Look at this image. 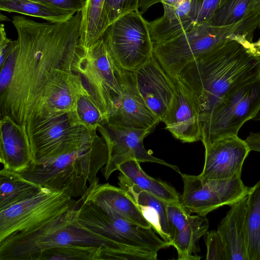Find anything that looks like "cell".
Instances as JSON below:
<instances>
[{"instance_id": "obj_9", "label": "cell", "mask_w": 260, "mask_h": 260, "mask_svg": "<svg viewBox=\"0 0 260 260\" xmlns=\"http://www.w3.org/2000/svg\"><path fill=\"white\" fill-rule=\"evenodd\" d=\"M142 15L139 10L125 14L103 35L114 61L125 71H136L153 55L148 21Z\"/></svg>"}, {"instance_id": "obj_28", "label": "cell", "mask_w": 260, "mask_h": 260, "mask_svg": "<svg viewBox=\"0 0 260 260\" xmlns=\"http://www.w3.org/2000/svg\"><path fill=\"white\" fill-rule=\"evenodd\" d=\"M245 224L248 260H260V180L248 194Z\"/></svg>"}, {"instance_id": "obj_37", "label": "cell", "mask_w": 260, "mask_h": 260, "mask_svg": "<svg viewBox=\"0 0 260 260\" xmlns=\"http://www.w3.org/2000/svg\"><path fill=\"white\" fill-rule=\"evenodd\" d=\"M18 45V41L9 39L3 24L0 26V66H1Z\"/></svg>"}, {"instance_id": "obj_6", "label": "cell", "mask_w": 260, "mask_h": 260, "mask_svg": "<svg viewBox=\"0 0 260 260\" xmlns=\"http://www.w3.org/2000/svg\"><path fill=\"white\" fill-rule=\"evenodd\" d=\"M259 20V17L251 15L229 25L200 23L174 39L154 45L153 54L166 72L176 78L187 64L226 39L237 35L253 38Z\"/></svg>"}, {"instance_id": "obj_33", "label": "cell", "mask_w": 260, "mask_h": 260, "mask_svg": "<svg viewBox=\"0 0 260 260\" xmlns=\"http://www.w3.org/2000/svg\"><path fill=\"white\" fill-rule=\"evenodd\" d=\"M140 0H106L104 10L108 26L120 17L139 10Z\"/></svg>"}, {"instance_id": "obj_18", "label": "cell", "mask_w": 260, "mask_h": 260, "mask_svg": "<svg viewBox=\"0 0 260 260\" xmlns=\"http://www.w3.org/2000/svg\"><path fill=\"white\" fill-rule=\"evenodd\" d=\"M167 214L171 231L170 246L177 250L178 259H200L199 241L209 226L206 216L191 215L180 203H168Z\"/></svg>"}, {"instance_id": "obj_35", "label": "cell", "mask_w": 260, "mask_h": 260, "mask_svg": "<svg viewBox=\"0 0 260 260\" xmlns=\"http://www.w3.org/2000/svg\"><path fill=\"white\" fill-rule=\"evenodd\" d=\"M18 43L12 53L1 67L0 91L4 93L9 86L15 70Z\"/></svg>"}, {"instance_id": "obj_17", "label": "cell", "mask_w": 260, "mask_h": 260, "mask_svg": "<svg viewBox=\"0 0 260 260\" xmlns=\"http://www.w3.org/2000/svg\"><path fill=\"white\" fill-rule=\"evenodd\" d=\"M176 93L163 121L165 128L182 143L201 141L202 122L198 100L178 77Z\"/></svg>"}, {"instance_id": "obj_27", "label": "cell", "mask_w": 260, "mask_h": 260, "mask_svg": "<svg viewBox=\"0 0 260 260\" xmlns=\"http://www.w3.org/2000/svg\"><path fill=\"white\" fill-rule=\"evenodd\" d=\"M106 0H87L82 10L80 45L85 50L93 45L108 27L104 7Z\"/></svg>"}, {"instance_id": "obj_23", "label": "cell", "mask_w": 260, "mask_h": 260, "mask_svg": "<svg viewBox=\"0 0 260 260\" xmlns=\"http://www.w3.org/2000/svg\"><path fill=\"white\" fill-rule=\"evenodd\" d=\"M119 187L134 200L151 227L170 246L171 231L167 214L168 203L118 177Z\"/></svg>"}, {"instance_id": "obj_42", "label": "cell", "mask_w": 260, "mask_h": 260, "mask_svg": "<svg viewBox=\"0 0 260 260\" xmlns=\"http://www.w3.org/2000/svg\"><path fill=\"white\" fill-rule=\"evenodd\" d=\"M256 49L260 52V39L256 42L253 43Z\"/></svg>"}, {"instance_id": "obj_21", "label": "cell", "mask_w": 260, "mask_h": 260, "mask_svg": "<svg viewBox=\"0 0 260 260\" xmlns=\"http://www.w3.org/2000/svg\"><path fill=\"white\" fill-rule=\"evenodd\" d=\"M247 197L231 206L218 226L229 260H248L245 224Z\"/></svg>"}, {"instance_id": "obj_26", "label": "cell", "mask_w": 260, "mask_h": 260, "mask_svg": "<svg viewBox=\"0 0 260 260\" xmlns=\"http://www.w3.org/2000/svg\"><path fill=\"white\" fill-rule=\"evenodd\" d=\"M43 188L19 173L3 168L0 171V211L34 197Z\"/></svg>"}, {"instance_id": "obj_41", "label": "cell", "mask_w": 260, "mask_h": 260, "mask_svg": "<svg viewBox=\"0 0 260 260\" xmlns=\"http://www.w3.org/2000/svg\"><path fill=\"white\" fill-rule=\"evenodd\" d=\"M252 13L260 16V0H254Z\"/></svg>"}, {"instance_id": "obj_30", "label": "cell", "mask_w": 260, "mask_h": 260, "mask_svg": "<svg viewBox=\"0 0 260 260\" xmlns=\"http://www.w3.org/2000/svg\"><path fill=\"white\" fill-rule=\"evenodd\" d=\"M102 247L71 244L47 249L34 260H99Z\"/></svg>"}, {"instance_id": "obj_2", "label": "cell", "mask_w": 260, "mask_h": 260, "mask_svg": "<svg viewBox=\"0 0 260 260\" xmlns=\"http://www.w3.org/2000/svg\"><path fill=\"white\" fill-rule=\"evenodd\" d=\"M252 39L230 37L181 71L178 77L197 98L202 122L226 94L260 77V52Z\"/></svg>"}, {"instance_id": "obj_1", "label": "cell", "mask_w": 260, "mask_h": 260, "mask_svg": "<svg viewBox=\"0 0 260 260\" xmlns=\"http://www.w3.org/2000/svg\"><path fill=\"white\" fill-rule=\"evenodd\" d=\"M18 52L11 83L1 95V117L25 129L35 104L58 69L72 68L80 45L82 14L60 23L38 22L14 16Z\"/></svg>"}, {"instance_id": "obj_11", "label": "cell", "mask_w": 260, "mask_h": 260, "mask_svg": "<svg viewBox=\"0 0 260 260\" xmlns=\"http://www.w3.org/2000/svg\"><path fill=\"white\" fill-rule=\"evenodd\" d=\"M98 136L80 125L73 112L47 120L36 127L29 136L32 161L39 165Z\"/></svg>"}, {"instance_id": "obj_13", "label": "cell", "mask_w": 260, "mask_h": 260, "mask_svg": "<svg viewBox=\"0 0 260 260\" xmlns=\"http://www.w3.org/2000/svg\"><path fill=\"white\" fill-rule=\"evenodd\" d=\"M86 89L72 68L58 69L35 104L25 129L28 138L41 123L74 110L78 97Z\"/></svg>"}, {"instance_id": "obj_19", "label": "cell", "mask_w": 260, "mask_h": 260, "mask_svg": "<svg viewBox=\"0 0 260 260\" xmlns=\"http://www.w3.org/2000/svg\"><path fill=\"white\" fill-rule=\"evenodd\" d=\"M121 94L115 101L108 121L127 127L153 129L160 122L139 92L133 72L122 69Z\"/></svg>"}, {"instance_id": "obj_3", "label": "cell", "mask_w": 260, "mask_h": 260, "mask_svg": "<svg viewBox=\"0 0 260 260\" xmlns=\"http://www.w3.org/2000/svg\"><path fill=\"white\" fill-rule=\"evenodd\" d=\"M77 201L79 223L110 245L101 259L156 260L158 251L170 246L152 228L130 222L106 204L83 196Z\"/></svg>"}, {"instance_id": "obj_7", "label": "cell", "mask_w": 260, "mask_h": 260, "mask_svg": "<svg viewBox=\"0 0 260 260\" xmlns=\"http://www.w3.org/2000/svg\"><path fill=\"white\" fill-rule=\"evenodd\" d=\"M72 71L83 84L108 119L114 103L121 94V72L112 57L104 36L75 57Z\"/></svg>"}, {"instance_id": "obj_14", "label": "cell", "mask_w": 260, "mask_h": 260, "mask_svg": "<svg viewBox=\"0 0 260 260\" xmlns=\"http://www.w3.org/2000/svg\"><path fill=\"white\" fill-rule=\"evenodd\" d=\"M153 130L127 127L108 120L98 128L108 147V160L102 169L106 180L117 170L120 164L133 159L139 162L159 164L172 169L180 174L181 173L177 166L153 156L145 149L143 141Z\"/></svg>"}, {"instance_id": "obj_8", "label": "cell", "mask_w": 260, "mask_h": 260, "mask_svg": "<svg viewBox=\"0 0 260 260\" xmlns=\"http://www.w3.org/2000/svg\"><path fill=\"white\" fill-rule=\"evenodd\" d=\"M260 111V77L226 94L202 122L204 146L229 136H238L242 126Z\"/></svg>"}, {"instance_id": "obj_39", "label": "cell", "mask_w": 260, "mask_h": 260, "mask_svg": "<svg viewBox=\"0 0 260 260\" xmlns=\"http://www.w3.org/2000/svg\"><path fill=\"white\" fill-rule=\"evenodd\" d=\"M159 0H140L139 9L144 14L153 5L158 3Z\"/></svg>"}, {"instance_id": "obj_32", "label": "cell", "mask_w": 260, "mask_h": 260, "mask_svg": "<svg viewBox=\"0 0 260 260\" xmlns=\"http://www.w3.org/2000/svg\"><path fill=\"white\" fill-rule=\"evenodd\" d=\"M73 112L78 123L91 131L108 121L87 89L78 97Z\"/></svg>"}, {"instance_id": "obj_25", "label": "cell", "mask_w": 260, "mask_h": 260, "mask_svg": "<svg viewBox=\"0 0 260 260\" xmlns=\"http://www.w3.org/2000/svg\"><path fill=\"white\" fill-rule=\"evenodd\" d=\"M118 177L140 189L148 191L168 202L180 203V196L171 185L160 180L152 178L141 168L140 162L134 159L120 164Z\"/></svg>"}, {"instance_id": "obj_31", "label": "cell", "mask_w": 260, "mask_h": 260, "mask_svg": "<svg viewBox=\"0 0 260 260\" xmlns=\"http://www.w3.org/2000/svg\"><path fill=\"white\" fill-rule=\"evenodd\" d=\"M254 0H222L208 23L225 26L239 22L252 13Z\"/></svg>"}, {"instance_id": "obj_38", "label": "cell", "mask_w": 260, "mask_h": 260, "mask_svg": "<svg viewBox=\"0 0 260 260\" xmlns=\"http://www.w3.org/2000/svg\"><path fill=\"white\" fill-rule=\"evenodd\" d=\"M244 141L250 151L260 152V133H250Z\"/></svg>"}, {"instance_id": "obj_15", "label": "cell", "mask_w": 260, "mask_h": 260, "mask_svg": "<svg viewBox=\"0 0 260 260\" xmlns=\"http://www.w3.org/2000/svg\"><path fill=\"white\" fill-rule=\"evenodd\" d=\"M133 72L138 90L145 103L163 122L176 93L175 79L166 72L153 54Z\"/></svg>"}, {"instance_id": "obj_22", "label": "cell", "mask_w": 260, "mask_h": 260, "mask_svg": "<svg viewBox=\"0 0 260 260\" xmlns=\"http://www.w3.org/2000/svg\"><path fill=\"white\" fill-rule=\"evenodd\" d=\"M83 197L88 200L108 205L132 223L144 228L151 227L134 200L120 187L109 183L100 184L97 177L89 184Z\"/></svg>"}, {"instance_id": "obj_24", "label": "cell", "mask_w": 260, "mask_h": 260, "mask_svg": "<svg viewBox=\"0 0 260 260\" xmlns=\"http://www.w3.org/2000/svg\"><path fill=\"white\" fill-rule=\"evenodd\" d=\"M192 3L193 0H181L177 6L164 9L161 17L148 22L153 46L168 41L191 29Z\"/></svg>"}, {"instance_id": "obj_5", "label": "cell", "mask_w": 260, "mask_h": 260, "mask_svg": "<svg viewBox=\"0 0 260 260\" xmlns=\"http://www.w3.org/2000/svg\"><path fill=\"white\" fill-rule=\"evenodd\" d=\"M77 214V205L33 230L8 237L0 242V260H34L47 249L71 244L101 246L102 254L108 251V242L81 225Z\"/></svg>"}, {"instance_id": "obj_10", "label": "cell", "mask_w": 260, "mask_h": 260, "mask_svg": "<svg viewBox=\"0 0 260 260\" xmlns=\"http://www.w3.org/2000/svg\"><path fill=\"white\" fill-rule=\"evenodd\" d=\"M63 191L43 187L34 197L0 211V242L8 237L33 230L77 205Z\"/></svg>"}, {"instance_id": "obj_36", "label": "cell", "mask_w": 260, "mask_h": 260, "mask_svg": "<svg viewBox=\"0 0 260 260\" xmlns=\"http://www.w3.org/2000/svg\"><path fill=\"white\" fill-rule=\"evenodd\" d=\"M56 9L73 11H82L87 0H31Z\"/></svg>"}, {"instance_id": "obj_20", "label": "cell", "mask_w": 260, "mask_h": 260, "mask_svg": "<svg viewBox=\"0 0 260 260\" xmlns=\"http://www.w3.org/2000/svg\"><path fill=\"white\" fill-rule=\"evenodd\" d=\"M0 161L9 171L19 173L32 161L29 139L22 127L10 117H1Z\"/></svg>"}, {"instance_id": "obj_12", "label": "cell", "mask_w": 260, "mask_h": 260, "mask_svg": "<svg viewBox=\"0 0 260 260\" xmlns=\"http://www.w3.org/2000/svg\"><path fill=\"white\" fill-rule=\"evenodd\" d=\"M183 182L180 204L189 213L206 215L224 205L231 206L249 192L241 176L229 180L208 179L180 174Z\"/></svg>"}, {"instance_id": "obj_29", "label": "cell", "mask_w": 260, "mask_h": 260, "mask_svg": "<svg viewBox=\"0 0 260 260\" xmlns=\"http://www.w3.org/2000/svg\"><path fill=\"white\" fill-rule=\"evenodd\" d=\"M0 10L42 18L52 23L68 21L76 13L31 0H0Z\"/></svg>"}, {"instance_id": "obj_40", "label": "cell", "mask_w": 260, "mask_h": 260, "mask_svg": "<svg viewBox=\"0 0 260 260\" xmlns=\"http://www.w3.org/2000/svg\"><path fill=\"white\" fill-rule=\"evenodd\" d=\"M181 0H159V3L162 4L163 9L176 6Z\"/></svg>"}, {"instance_id": "obj_43", "label": "cell", "mask_w": 260, "mask_h": 260, "mask_svg": "<svg viewBox=\"0 0 260 260\" xmlns=\"http://www.w3.org/2000/svg\"><path fill=\"white\" fill-rule=\"evenodd\" d=\"M255 118L256 120H260V113H258Z\"/></svg>"}, {"instance_id": "obj_16", "label": "cell", "mask_w": 260, "mask_h": 260, "mask_svg": "<svg viewBox=\"0 0 260 260\" xmlns=\"http://www.w3.org/2000/svg\"><path fill=\"white\" fill-rule=\"evenodd\" d=\"M205 147V161L199 175L208 179L229 180L241 176L244 162L250 151L238 136L217 139Z\"/></svg>"}, {"instance_id": "obj_4", "label": "cell", "mask_w": 260, "mask_h": 260, "mask_svg": "<svg viewBox=\"0 0 260 260\" xmlns=\"http://www.w3.org/2000/svg\"><path fill=\"white\" fill-rule=\"evenodd\" d=\"M108 145L102 136L39 165L31 163L19 174L42 187L63 191L73 198L87 191L100 170L107 164Z\"/></svg>"}, {"instance_id": "obj_34", "label": "cell", "mask_w": 260, "mask_h": 260, "mask_svg": "<svg viewBox=\"0 0 260 260\" xmlns=\"http://www.w3.org/2000/svg\"><path fill=\"white\" fill-rule=\"evenodd\" d=\"M205 241L207 247L206 259L229 260L225 244L217 231L207 232Z\"/></svg>"}]
</instances>
